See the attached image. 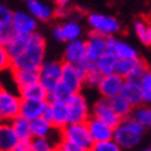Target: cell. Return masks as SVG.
Returning <instances> with one entry per match:
<instances>
[{
    "label": "cell",
    "instance_id": "6da1fadb",
    "mask_svg": "<svg viewBox=\"0 0 151 151\" xmlns=\"http://www.w3.org/2000/svg\"><path fill=\"white\" fill-rule=\"evenodd\" d=\"M46 57V39L36 31L29 36L27 47L11 60L13 69H39Z\"/></svg>",
    "mask_w": 151,
    "mask_h": 151
},
{
    "label": "cell",
    "instance_id": "7a4b0ae2",
    "mask_svg": "<svg viewBox=\"0 0 151 151\" xmlns=\"http://www.w3.org/2000/svg\"><path fill=\"white\" fill-rule=\"evenodd\" d=\"M144 133V128L132 116L121 119L114 128L112 139L119 144L121 148H133L140 143Z\"/></svg>",
    "mask_w": 151,
    "mask_h": 151
},
{
    "label": "cell",
    "instance_id": "3957f363",
    "mask_svg": "<svg viewBox=\"0 0 151 151\" xmlns=\"http://www.w3.org/2000/svg\"><path fill=\"white\" fill-rule=\"evenodd\" d=\"M87 24L92 29V32L103 35L105 37L115 36L121 31V24L115 17L107 14L92 13L87 15Z\"/></svg>",
    "mask_w": 151,
    "mask_h": 151
},
{
    "label": "cell",
    "instance_id": "277c9868",
    "mask_svg": "<svg viewBox=\"0 0 151 151\" xmlns=\"http://www.w3.org/2000/svg\"><path fill=\"white\" fill-rule=\"evenodd\" d=\"M60 139H67L69 142H73L75 144L83 147V148H92L93 140L89 134V129L86 126V122H69L63 129H60Z\"/></svg>",
    "mask_w": 151,
    "mask_h": 151
},
{
    "label": "cell",
    "instance_id": "5b68a950",
    "mask_svg": "<svg viewBox=\"0 0 151 151\" xmlns=\"http://www.w3.org/2000/svg\"><path fill=\"white\" fill-rule=\"evenodd\" d=\"M64 63H69V64H75L82 67L83 69H89L93 65L87 60V53H86V40L83 39H75V40L67 42V46L64 50Z\"/></svg>",
    "mask_w": 151,
    "mask_h": 151
},
{
    "label": "cell",
    "instance_id": "8992f818",
    "mask_svg": "<svg viewBox=\"0 0 151 151\" xmlns=\"http://www.w3.org/2000/svg\"><path fill=\"white\" fill-rule=\"evenodd\" d=\"M85 75H86V69H83L82 67L63 61L60 82L65 85L72 93L82 90V87L85 86Z\"/></svg>",
    "mask_w": 151,
    "mask_h": 151
},
{
    "label": "cell",
    "instance_id": "52a82bcc",
    "mask_svg": "<svg viewBox=\"0 0 151 151\" xmlns=\"http://www.w3.org/2000/svg\"><path fill=\"white\" fill-rule=\"evenodd\" d=\"M21 97L9 89L0 87V121L10 122L13 118L19 115Z\"/></svg>",
    "mask_w": 151,
    "mask_h": 151
},
{
    "label": "cell",
    "instance_id": "ba28073f",
    "mask_svg": "<svg viewBox=\"0 0 151 151\" xmlns=\"http://www.w3.org/2000/svg\"><path fill=\"white\" fill-rule=\"evenodd\" d=\"M61 67L63 63L55 61V60H49L43 61V64L39 67V82L45 86L47 92L53 90L61 81Z\"/></svg>",
    "mask_w": 151,
    "mask_h": 151
},
{
    "label": "cell",
    "instance_id": "9c48e42d",
    "mask_svg": "<svg viewBox=\"0 0 151 151\" xmlns=\"http://www.w3.org/2000/svg\"><path fill=\"white\" fill-rule=\"evenodd\" d=\"M69 122H86L90 116V110L86 97L81 92H75L67 99Z\"/></svg>",
    "mask_w": 151,
    "mask_h": 151
},
{
    "label": "cell",
    "instance_id": "30bf717a",
    "mask_svg": "<svg viewBox=\"0 0 151 151\" xmlns=\"http://www.w3.org/2000/svg\"><path fill=\"white\" fill-rule=\"evenodd\" d=\"M43 116L54 126L57 130L69 124V112L67 101H49Z\"/></svg>",
    "mask_w": 151,
    "mask_h": 151
},
{
    "label": "cell",
    "instance_id": "8fae6325",
    "mask_svg": "<svg viewBox=\"0 0 151 151\" xmlns=\"http://www.w3.org/2000/svg\"><path fill=\"white\" fill-rule=\"evenodd\" d=\"M124 82H125V78H122L119 73L116 72L107 73V75L101 76L100 83H99V86L96 89L99 90L101 97L110 100V99H112L115 96H119Z\"/></svg>",
    "mask_w": 151,
    "mask_h": 151
},
{
    "label": "cell",
    "instance_id": "7c38bea8",
    "mask_svg": "<svg viewBox=\"0 0 151 151\" xmlns=\"http://www.w3.org/2000/svg\"><path fill=\"white\" fill-rule=\"evenodd\" d=\"M90 114L94 118L100 119L105 124L111 125L112 128H115L116 125L121 122V118H119L116 112L114 111L112 105H111V101L108 99H104V97H100L99 100L93 104V108L90 110Z\"/></svg>",
    "mask_w": 151,
    "mask_h": 151
},
{
    "label": "cell",
    "instance_id": "4fadbf2b",
    "mask_svg": "<svg viewBox=\"0 0 151 151\" xmlns=\"http://www.w3.org/2000/svg\"><path fill=\"white\" fill-rule=\"evenodd\" d=\"M11 28L15 33L29 36L37 31V19L28 11H13Z\"/></svg>",
    "mask_w": 151,
    "mask_h": 151
},
{
    "label": "cell",
    "instance_id": "5bb4252c",
    "mask_svg": "<svg viewBox=\"0 0 151 151\" xmlns=\"http://www.w3.org/2000/svg\"><path fill=\"white\" fill-rule=\"evenodd\" d=\"M82 33H83L82 25L76 22V21H73V19H68L64 24L57 25L53 29V37L57 42H65V43L75 40V39H79L82 36Z\"/></svg>",
    "mask_w": 151,
    "mask_h": 151
},
{
    "label": "cell",
    "instance_id": "9a60e30c",
    "mask_svg": "<svg viewBox=\"0 0 151 151\" xmlns=\"http://www.w3.org/2000/svg\"><path fill=\"white\" fill-rule=\"evenodd\" d=\"M86 126L89 129V134H90L93 143H100V142H104V140L112 139L114 128L111 125L100 121V119L92 116V115L86 121Z\"/></svg>",
    "mask_w": 151,
    "mask_h": 151
},
{
    "label": "cell",
    "instance_id": "2e32d148",
    "mask_svg": "<svg viewBox=\"0 0 151 151\" xmlns=\"http://www.w3.org/2000/svg\"><path fill=\"white\" fill-rule=\"evenodd\" d=\"M25 6L28 13L37 21L46 22L54 17V7L47 0H25Z\"/></svg>",
    "mask_w": 151,
    "mask_h": 151
},
{
    "label": "cell",
    "instance_id": "e0dca14e",
    "mask_svg": "<svg viewBox=\"0 0 151 151\" xmlns=\"http://www.w3.org/2000/svg\"><path fill=\"white\" fill-rule=\"evenodd\" d=\"M86 53L87 60L94 64L101 55L107 53V37L92 32L86 39Z\"/></svg>",
    "mask_w": 151,
    "mask_h": 151
},
{
    "label": "cell",
    "instance_id": "ac0fdd59",
    "mask_svg": "<svg viewBox=\"0 0 151 151\" xmlns=\"http://www.w3.org/2000/svg\"><path fill=\"white\" fill-rule=\"evenodd\" d=\"M107 53H110L115 58H134L139 57L137 50L129 43L116 39L115 36L107 37Z\"/></svg>",
    "mask_w": 151,
    "mask_h": 151
},
{
    "label": "cell",
    "instance_id": "d6986e66",
    "mask_svg": "<svg viewBox=\"0 0 151 151\" xmlns=\"http://www.w3.org/2000/svg\"><path fill=\"white\" fill-rule=\"evenodd\" d=\"M47 104H49L47 100H28V99H21L19 115L24 116V118H27L28 121H32L35 118L43 116Z\"/></svg>",
    "mask_w": 151,
    "mask_h": 151
},
{
    "label": "cell",
    "instance_id": "ffe728a7",
    "mask_svg": "<svg viewBox=\"0 0 151 151\" xmlns=\"http://www.w3.org/2000/svg\"><path fill=\"white\" fill-rule=\"evenodd\" d=\"M119 96H122L125 100L128 101L132 107H137V105L143 104V93H142V87L139 81H132V79H125L122 89Z\"/></svg>",
    "mask_w": 151,
    "mask_h": 151
},
{
    "label": "cell",
    "instance_id": "44dd1931",
    "mask_svg": "<svg viewBox=\"0 0 151 151\" xmlns=\"http://www.w3.org/2000/svg\"><path fill=\"white\" fill-rule=\"evenodd\" d=\"M18 94L21 99H28V100H47L49 92L39 81H36L18 89Z\"/></svg>",
    "mask_w": 151,
    "mask_h": 151
},
{
    "label": "cell",
    "instance_id": "7402d4cb",
    "mask_svg": "<svg viewBox=\"0 0 151 151\" xmlns=\"http://www.w3.org/2000/svg\"><path fill=\"white\" fill-rule=\"evenodd\" d=\"M18 143V137L14 133L11 124L0 121V151H9Z\"/></svg>",
    "mask_w": 151,
    "mask_h": 151
},
{
    "label": "cell",
    "instance_id": "603a6c76",
    "mask_svg": "<svg viewBox=\"0 0 151 151\" xmlns=\"http://www.w3.org/2000/svg\"><path fill=\"white\" fill-rule=\"evenodd\" d=\"M13 81L17 89L27 86L29 83L39 81V71L37 69H13L11 68Z\"/></svg>",
    "mask_w": 151,
    "mask_h": 151
},
{
    "label": "cell",
    "instance_id": "cb8c5ba5",
    "mask_svg": "<svg viewBox=\"0 0 151 151\" xmlns=\"http://www.w3.org/2000/svg\"><path fill=\"white\" fill-rule=\"evenodd\" d=\"M54 130H57V129L45 116H39V118H35L31 121L32 137H51Z\"/></svg>",
    "mask_w": 151,
    "mask_h": 151
},
{
    "label": "cell",
    "instance_id": "d4e9b609",
    "mask_svg": "<svg viewBox=\"0 0 151 151\" xmlns=\"http://www.w3.org/2000/svg\"><path fill=\"white\" fill-rule=\"evenodd\" d=\"M29 36L28 35H21V33H14L13 37L9 40V43L4 46L10 58L13 60L14 57H17L18 54L22 53L24 49L27 47L28 42H29Z\"/></svg>",
    "mask_w": 151,
    "mask_h": 151
},
{
    "label": "cell",
    "instance_id": "484cf974",
    "mask_svg": "<svg viewBox=\"0 0 151 151\" xmlns=\"http://www.w3.org/2000/svg\"><path fill=\"white\" fill-rule=\"evenodd\" d=\"M11 128L14 133L17 134L18 140H31L32 139V133H31V121L24 118L21 115H17L15 118L10 121Z\"/></svg>",
    "mask_w": 151,
    "mask_h": 151
},
{
    "label": "cell",
    "instance_id": "4316f807",
    "mask_svg": "<svg viewBox=\"0 0 151 151\" xmlns=\"http://www.w3.org/2000/svg\"><path fill=\"white\" fill-rule=\"evenodd\" d=\"M140 61H142V58H139V57H134V58H116L115 72L119 73L122 78L128 79Z\"/></svg>",
    "mask_w": 151,
    "mask_h": 151
},
{
    "label": "cell",
    "instance_id": "83f0119b",
    "mask_svg": "<svg viewBox=\"0 0 151 151\" xmlns=\"http://www.w3.org/2000/svg\"><path fill=\"white\" fill-rule=\"evenodd\" d=\"M130 116L136 119L144 129L151 128V105L150 104H144L143 103V104L137 105V107H133Z\"/></svg>",
    "mask_w": 151,
    "mask_h": 151
},
{
    "label": "cell",
    "instance_id": "f1b7e54d",
    "mask_svg": "<svg viewBox=\"0 0 151 151\" xmlns=\"http://www.w3.org/2000/svg\"><path fill=\"white\" fill-rule=\"evenodd\" d=\"M110 101H111V105H112L114 111L116 112V115H118L121 119L130 116L133 107L129 104L122 96H115V97H112V99H110Z\"/></svg>",
    "mask_w": 151,
    "mask_h": 151
},
{
    "label": "cell",
    "instance_id": "f546056e",
    "mask_svg": "<svg viewBox=\"0 0 151 151\" xmlns=\"http://www.w3.org/2000/svg\"><path fill=\"white\" fill-rule=\"evenodd\" d=\"M115 64H116V58L112 54H110V53H105L104 55H101L100 58L94 63L96 68L99 69V72L101 75L115 72Z\"/></svg>",
    "mask_w": 151,
    "mask_h": 151
},
{
    "label": "cell",
    "instance_id": "4dcf8cb0",
    "mask_svg": "<svg viewBox=\"0 0 151 151\" xmlns=\"http://www.w3.org/2000/svg\"><path fill=\"white\" fill-rule=\"evenodd\" d=\"M32 151H55V144L50 137H32L31 140Z\"/></svg>",
    "mask_w": 151,
    "mask_h": 151
},
{
    "label": "cell",
    "instance_id": "1f68e13d",
    "mask_svg": "<svg viewBox=\"0 0 151 151\" xmlns=\"http://www.w3.org/2000/svg\"><path fill=\"white\" fill-rule=\"evenodd\" d=\"M71 94H72V92H71L65 85H63V83L60 82L53 90L49 92L47 101H67V99H68Z\"/></svg>",
    "mask_w": 151,
    "mask_h": 151
},
{
    "label": "cell",
    "instance_id": "d6a6232c",
    "mask_svg": "<svg viewBox=\"0 0 151 151\" xmlns=\"http://www.w3.org/2000/svg\"><path fill=\"white\" fill-rule=\"evenodd\" d=\"M139 83H140V87H142L144 104L151 105V71L150 69H147L146 72H144V75L140 78Z\"/></svg>",
    "mask_w": 151,
    "mask_h": 151
},
{
    "label": "cell",
    "instance_id": "836d02e7",
    "mask_svg": "<svg viewBox=\"0 0 151 151\" xmlns=\"http://www.w3.org/2000/svg\"><path fill=\"white\" fill-rule=\"evenodd\" d=\"M101 76H103V75L99 72V69L96 68V65L93 64L89 69H86V75H85V85L89 86V87H92V89H96V87L99 86V83H100Z\"/></svg>",
    "mask_w": 151,
    "mask_h": 151
},
{
    "label": "cell",
    "instance_id": "e575fe53",
    "mask_svg": "<svg viewBox=\"0 0 151 151\" xmlns=\"http://www.w3.org/2000/svg\"><path fill=\"white\" fill-rule=\"evenodd\" d=\"M134 33H136V36L139 37V40L142 43L148 45V25L144 21L139 19V21L134 22Z\"/></svg>",
    "mask_w": 151,
    "mask_h": 151
},
{
    "label": "cell",
    "instance_id": "d590c367",
    "mask_svg": "<svg viewBox=\"0 0 151 151\" xmlns=\"http://www.w3.org/2000/svg\"><path fill=\"white\" fill-rule=\"evenodd\" d=\"M11 19H13L11 9L4 4H0V29L11 27Z\"/></svg>",
    "mask_w": 151,
    "mask_h": 151
},
{
    "label": "cell",
    "instance_id": "8d00e7d4",
    "mask_svg": "<svg viewBox=\"0 0 151 151\" xmlns=\"http://www.w3.org/2000/svg\"><path fill=\"white\" fill-rule=\"evenodd\" d=\"M55 151H87L86 148L69 142L67 139H60V142L55 144Z\"/></svg>",
    "mask_w": 151,
    "mask_h": 151
},
{
    "label": "cell",
    "instance_id": "74e56055",
    "mask_svg": "<svg viewBox=\"0 0 151 151\" xmlns=\"http://www.w3.org/2000/svg\"><path fill=\"white\" fill-rule=\"evenodd\" d=\"M93 147H94L97 151H121L122 150L114 139L104 140V142H100V143H94Z\"/></svg>",
    "mask_w": 151,
    "mask_h": 151
},
{
    "label": "cell",
    "instance_id": "f35d334b",
    "mask_svg": "<svg viewBox=\"0 0 151 151\" xmlns=\"http://www.w3.org/2000/svg\"><path fill=\"white\" fill-rule=\"evenodd\" d=\"M11 68V58L7 54V50L3 45H0V72Z\"/></svg>",
    "mask_w": 151,
    "mask_h": 151
},
{
    "label": "cell",
    "instance_id": "ab89813d",
    "mask_svg": "<svg viewBox=\"0 0 151 151\" xmlns=\"http://www.w3.org/2000/svg\"><path fill=\"white\" fill-rule=\"evenodd\" d=\"M14 31L13 28L9 27V28H3V29H0V45H3V46H6L7 43H9V40L13 37L14 35Z\"/></svg>",
    "mask_w": 151,
    "mask_h": 151
},
{
    "label": "cell",
    "instance_id": "60d3db41",
    "mask_svg": "<svg viewBox=\"0 0 151 151\" xmlns=\"http://www.w3.org/2000/svg\"><path fill=\"white\" fill-rule=\"evenodd\" d=\"M9 151H32L29 140H18V143Z\"/></svg>",
    "mask_w": 151,
    "mask_h": 151
},
{
    "label": "cell",
    "instance_id": "b9f144b4",
    "mask_svg": "<svg viewBox=\"0 0 151 151\" xmlns=\"http://www.w3.org/2000/svg\"><path fill=\"white\" fill-rule=\"evenodd\" d=\"M54 15L55 17H60V18H64L68 15V7H55L54 9Z\"/></svg>",
    "mask_w": 151,
    "mask_h": 151
},
{
    "label": "cell",
    "instance_id": "7bdbcfd3",
    "mask_svg": "<svg viewBox=\"0 0 151 151\" xmlns=\"http://www.w3.org/2000/svg\"><path fill=\"white\" fill-rule=\"evenodd\" d=\"M73 0H55V4L58 7H68Z\"/></svg>",
    "mask_w": 151,
    "mask_h": 151
},
{
    "label": "cell",
    "instance_id": "ee69618b",
    "mask_svg": "<svg viewBox=\"0 0 151 151\" xmlns=\"http://www.w3.org/2000/svg\"><path fill=\"white\" fill-rule=\"evenodd\" d=\"M148 46H151V27H148Z\"/></svg>",
    "mask_w": 151,
    "mask_h": 151
},
{
    "label": "cell",
    "instance_id": "f6af8a7d",
    "mask_svg": "<svg viewBox=\"0 0 151 151\" xmlns=\"http://www.w3.org/2000/svg\"><path fill=\"white\" fill-rule=\"evenodd\" d=\"M87 151H97V150H96V148H94V147H92V148H89V150H87Z\"/></svg>",
    "mask_w": 151,
    "mask_h": 151
},
{
    "label": "cell",
    "instance_id": "bcb514c9",
    "mask_svg": "<svg viewBox=\"0 0 151 151\" xmlns=\"http://www.w3.org/2000/svg\"><path fill=\"white\" fill-rule=\"evenodd\" d=\"M143 151H151V148H146V150H143Z\"/></svg>",
    "mask_w": 151,
    "mask_h": 151
},
{
    "label": "cell",
    "instance_id": "7dc6e473",
    "mask_svg": "<svg viewBox=\"0 0 151 151\" xmlns=\"http://www.w3.org/2000/svg\"><path fill=\"white\" fill-rule=\"evenodd\" d=\"M47 1H55V0H47Z\"/></svg>",
    "mask_w": 151,
    "mask_h": 151
}]
</instances>
